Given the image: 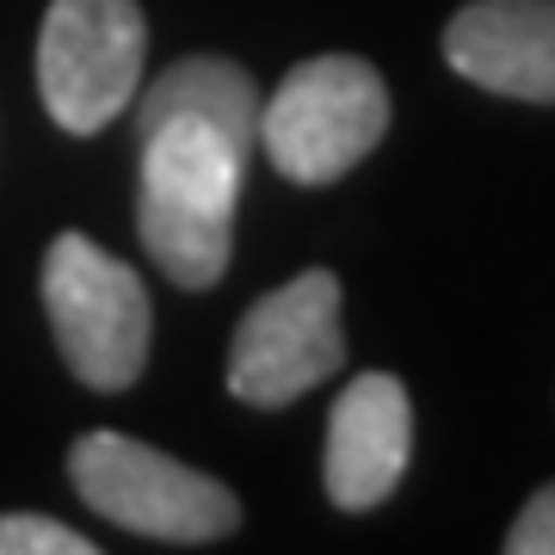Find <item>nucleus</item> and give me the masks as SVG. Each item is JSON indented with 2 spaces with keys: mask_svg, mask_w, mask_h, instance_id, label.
Instances as JSON below:
<instances>
[{
  "mask_svg": "<svg viewBox=\"0 0 555 555\" xmlns=\"http://www.w3.org/2000/svg\"><path fill=\"white\" fill-rule=\"evenodd\" d=\"M149 20L137 0H50L38 31V93L68 137H100L142 87Z\"/></svg>",
  "mask_w": 555,
  "mask_h": 555,
  "instance_id": "obj_5",
  "label": "nucleus"
},
{
  "mask_svg": "<svg viewBox=\"0 0 555 555\" xmlns=\"http://www.w3.org/2000/svg\"><path fill=\"white\" fill-rule=\"evenodd\" d=\"M0 555H93V537L68 531L62 518L7 513L0 518Z\"/></svg>",
  "mask_w": 555,
  "mask_h": 555,
  "instance_id": "obj_10",
  "label": "nucleus"
},
{
  "mask_svg": "<svg viewBox=\"0 0 555 555\" xmlns=\"http://www.w3.org/2000/svg\"><path fill=\"white\" fill-rule=\"evenodd\" d=\"M241 167L247 155L204 118H167L142 130L137 235L179 291H210L229 272Z\"/></svg>",
  "mask_w": 555,
  "mask_h": 555,
  "instance_id": "obj_1",
  "label": "nucleus"
},
{
  "mask_svg": "<svg viewBox=\"0 0 555 555\" xmlns=\"http://www.w3.org/2000/svg\"><path fill=\"white\" fill-rule=\"evenodd\" d=\"M389 137V87L364 56H309L259 105V149L291 185H334Z\"/></svg>",
  "mask_w": 555,
  "mask_h": 555,
  "instance_id": "obj_3",
  "label": "nucleus"
},
{
  "mask_svg": "<svg viewBox=\"0 0 555 555\" xmlns=\"http://www.w3.org/2000/svg\"><path fill=\"white\" fill-rule=\"evenodd\" d=\"M346 364V297L327 266L297 272L241 315L229 339V396L272 414Z\"/></svg>",
  "mask_w": 555,
  "mask_h": 555,
  "instance_id": "obj_6",
  "label": "nucleus"
},
{
  "mask_svg": "<svg viewBox=\"0 0 555 555\" xmlns=\"http://www.w3.org/2000/svg\"><path fill=\"white\" fill-rule=\"evenodd\" d=\"M68 481L105 525L155 543H222L241 525V500L229 494V481L105 426L75 438Z\"/></svg>",
  "mask_w": 555,
  "mask_h": 555,
  "instance_id": "obj_4",
  "label": "nucleus"
},
{
  "mask_svg": "<svg viewBox=\"0 0 555 555\" xmlns=\"http://www.w3.org/2000/svg\"><path fill=\"white\" fill-rule=\"evenodd\" d=\"M408 463H414L408 383L389 377V371H358L327 414V456H321L327 500L339 513H371L401 488Z\"/></svg>",
  "mask_w": 555,
  "mask_h": 555,
  "instance_id": "obj_7",
  "label": "nucleus"
},
{
  "mask_svg": "<svg viewBox=\"0 0 555 555\" xmlns=\"http://www.w3.org/2000/svg\"><path fill=\"white\" fill-rule=\"evenodd\" d=\"M43 309L56 327V346L87 389L118 396L149 371L155 309L137 266L105 254L93 235H56L43 254Z\"/></svg>",
  "mask_w": 555,
  "mask_h": 555,
  "instance_id": "obj_2",
  "label": "nucleus"
},
{
  "mask_svg": "<svg viewBox=\"0 0 555 555\" xmlns=\"http://www.w3.org/2000/svg\"><path fill=\"white\" fill-rule=\"evenodd\" d=\"M506 555H555V481H543L518 506L513 531H506Z\"/></svg>",
  "mask_w": 555,
  "mask_h": 555,
  "instance_id": "obj_11",
  "label": "nucleus"
},
{
  "mask_svg": "<svg viewBox=\"0 0 555 555\" xmlns=\"http://www.w3.org/2000/svg\"><path fill=\"white\" fill-rule=\"evenodd\" d=\"M444 62L500 100L555 105V0H469L444 25Z\"/></svg>",
  "mask_w": 555,
  "mask_h": 555,
  "instance_id": "obj_8",
  "label": "nucleus"
},
{
  "mask_svg": "<svg viewBox=\"0 0 555 555\" xmlns=\"http://www.w3.org/2000/svg\"><path fill=\"white\" fill-rule=\"evenodd\" d=\"M167 118H204L254 160L259 149V87L254 75L229 56H179L173 68H160L137 100V137Z\"/></svg>",
  "mask_w": 555,
  "mask_h": 555,
  "instance_id": "obj_9",
  "label": "nucleus"
}]
</instances>
